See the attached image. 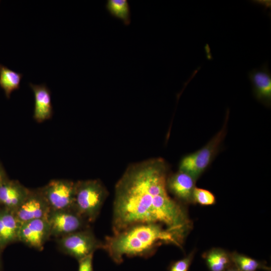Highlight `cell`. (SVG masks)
<instances>
[{
	"label": "cell",
	"instance_id": "6da1fadb",
	"mask_svg": "<svg viewBox=\"0 0 271 271\" xmlns=\"http://www.w3.org/2000/svg\"><path fill=\"white\" fill-rule=\"evenodd\" d=\"M168 163L154 158L128 165L116 182L113 233L138 223H157L182 235L187 219L180 204L169 194Z\"/></svg>",
	"mask_w": 271,
	"mask_h": 271
},
{
	"label": "cell",
	"instance_id": "7a4b0ae2",
	"mask_svg": "<svg viewBox=\"0 0 271 271\" xmlns=\"http://www.w3.org/2000/svg\"><path fill=\"white\" fill-rule=\"evenodd\" d=\"M182 235L157 223H138L106 236L102 248L116 263L124 257L148 258L163 243L180 245Z\"/></svg>",
	"mask_w": 271,
	"mask_h": 271
},
{
	"label": "cell",
	"instance_id": "3957f363",
	"mask_svg": "<svg viewBox=\"0 0 271 271\" xmlns=\"http://www.w3.org/2000/svg\"><path fill=\"white\" fill-rule=\"evenodd\" d=\"M108 196V191L99 179L75 182L72 209L88 223L95 221Z\"/></svg>",
	"mask_w": 271,
	"mask_h": 271
},
{
	"label": "cell",
	"instance_id": "277c9868",
	"mask_svg": "<svg viewBox=\"0 0 271 271\" xmlns=\"http://www.w3.org/2000/svg\"><path fill=\"white\" fill-rule=\"evenodd\" d=\"M229 110L226 111L221 129L202 148L184 156L179 165V170L184 172L196 180L210 166L221 150L227 133Z\"/></svg>",
	"mask_w": 271,
	"mask_h": 271
},
{
	"label": "cell",
	"instance_id": "5b68a950",
	"mask_svg": "<svg viewBox=\"0 0 271 271\" xmlns=\"http://www.w3.org/2000/svg\"><path fill=\"white\" fill-rule=\"evenodd\" d=\"M57 243L63 253L77 260L103 246V242L97 238L90 227L57 238Z\"/></svg>",
	"mask_w": 271,
	"mask_h": 271
},
{
	"label": "cell",
	"instance_id": "8992f818",
	"mask_svg": "<svg viewBox=\"0 0 271 271\" xmlns=\"http://www.w3.org/2000/svg\"><path fill=\"white\" fill-rule=\"evenodd\" d=\"M75 182L64 179L51 180L39 188L51 210L71 209L73 206Z\"/></svg>",
	"mask_w": 271,
	"mask_h": 271
},
{
	"label": "cell",
	"instance_id": "52a82bcc",
	"mask_svg": "<svg viewBox=\"0 0 271 271\" xmlns=\"http://www.w3.org/2000/svg\"><path fill=\"white\" fill-rule=\"evenodd\" d=\"M47 219L50 235L56 238L90 227V223L72 208L51 210Z\"/></svg>",
	"mask_w": 271,
	"mask_h": 271
},
{
	"label": "cell",
	"instance_id": "ba28073f",
	"mask_svg": "<svg viewBox=\"0 0 271 271\" xmlns=\"http://www.w3.org/2000/svg\"><path fill=\"white\" fill-rule=\"evenodd\" d=\"M51 237L47 218L35 219L21 224L18 241L38 250H42Z\"/></svg>",
	"mask_w": 271,
	"mask_h": 271
},
{
	"label": "cell",
	"instance_id": "9c48e42d",
	"mask_svg": "<svg viewBox=\"0 0 271 271\" xmlns=\"http://www.w3.org/2000/svg\"><path fill=\"white\" fill-rule=\"evenodd\" d=\"M51 209L39 189L31 190L22 203L14 212L21 224L47 218Z\"/></svg>",
	"mask_w": 271,
	"mask_h": 271
},
{
	"label": "cell",
	"instance_id": "30bf717a",
	"mask_svg": "<svg viewBox=\"0 0 271 271\" xmlns=\"http://www.w3.org/2000/svg\"><path fill=\"white\" fill-rule=\"evenodd\" d=\"M254 97L264 106H271V72L268 62L263 63L248 73Z\"/></svg>",
	"mask_w": 271,
	"mask_h": 271
},
{
	"label": "cell",
	"instance_id": "8fae6325",
	"mask_svg": "<svg viewBox=\"0 0 271 271\" xmlns=\"http://www.w3.org/2000/svg\"><path fill=\"white\" fill-rule=\"evenodd\" d=\"M195 181L190 175L179 170L168 176L167 180V190L178 200L189 202L193 200Z\"/></svg>",
	"mask_w": 271,
	"mask_h": 271
},
{
	"label": "cell",
	"instance_id": "7c38bea8",
	"mask_svg": "<svg viewBox=\"0 0 271 271\" xmlns=\"http://www.w3.org/2000/svg\"><path fill=\"white\" fill-rule=\"evenodd\" d=\"M35 98L33 118L39 123L51 118L53 114L51 92L45 83L29 84Z\"/></svg>",
	"mask_w": 271,
	"mask_h": 271
},
{
	"label": "cell",
	"instance_id": "4fadbf2b",
	"mask_svg": "<svg viewBox=\"0 0 271 271\" xmlns=\"http://www.w3.org/2000/svg\"><path fill=\"white\" fill-rule=\"evenodd\" d=\"M30 190L17 181H3L0 185V203L14 212L29 195Z\"/></svg>",
	"mask_w": 271,
	"mask_h": 271
},
{
	"label": "cell",
	"instance_id": "5bb4252c",
	"mask_svg": "<svg viewBox=\"0 0 271 271\" xmlns=\"http://www.w3.org/2000/svg\"><path fill=\"white\" fill-rule=\"evenodd\" d=\"M21 224L13 211L6 208L0 211V247L18 241Z\"/></svg>",
	"mask_w": 271,
	"mask_h": 271
},
{
	"label": "cell",
	"instance_id": "9a60e30c",
	"mask_svg": "<svg viewBox=\"0 0 271 271\" xmlns=\"http://www.w3.org/2000/svg\"><path fill=\"white\" fill-rule=\"evenodd\" d=\"M105 8L112 18L120 20L125 26H128L131 21L129 3L127 0H107Z\"/></svg>",
	"mask_w": 271,
	"mask_h": 271
},
{
	"label": "cell",
	"instance_id": "2e32d148",
	"mask_svg": "<svg viewBox=\"0 0 271 271\" xmlns=\"http://www.w3.org/2000/svg\"><path fill=\"white\" fill-rule=\"evenodd\" d=\"M23 76V74L0 64V87L4 91L7 98H9L14 91L20 88Z\"/></svg>",
	"mask_w": 271,
	"mask_h": 271
},
{
	"label": "cell",
	"instance_id": "e0dca14e",
	"mask_svg": "<svg viewBox=\"0 0 271 271\" xmlns=\"http://www.w3.org/2000/svg\"><path fill=\"white\" fill-rule=\"evenodd\" d=\"M205 259L211 271H224L229 267L232 261L226 252L219 249L209 251Z\"/></svg>",
	"mask_w": 271,
	"mask_h": 271
},
{
	"label": "cell",
	"instance_id": "ac0fdd59",
	"mask_svg": "<svg viewBox=\"0 0 271 271\" xmlns=\"http://www.w3.org/2000/svg\"><path fill=\"white\" fill-rule=\"evenodd\" d=\"M231 258L240 271H255L262 267L261 264L256 260L242 254L235 253Z\"/></svg>",
	"mask_w": 271,
	"mask_h": 271
},
{
	"label": "cell",
	"instance_id": "d6986e66",
	"mask_svg": "<svg viewBox=\"0 0 271 271\" xmlns=\"http://www.w3.org/2000/svg\"><path fill=\"white\" fill-rule=\"evenodd\" d=\"M193 200L202 205H211L215 203L214 195L210 191L195 187L192 195Z\"/></svg>",
	"mask_w": 271,
	"mask_h": 271
},
{
	"label": "cell",
	"instance_id": "ffe728a7",
	"mask_svg": "<svg viewBox=\"0 0 271 271\" xmlns=\"http://www.w3.org/2000/svg\"><path fill=\"white\" fill-rule=\"evenodd\" d=\"M192 259V256L190 255L173 262L169 267V271H188Z\"/></svg>",
	"mask_w": 271,
	"mask_h": 271
},
{
	"label": "cell",
	"instance_id": "44dd1931",
	"mask_svg": "<svg viewBox=\"0 0 271 271\" xmlns=\"http://www.w3.org/2000/svg\"><path fill=\"white\" fill-rule=\"evenodd\" d=\"M93 253H91L78 260V271H93Z\"/></svg>",
	"mask_w": 271,
	"mask_h": 271
},
{
	"label": "cell",
	"instance_id": "7402d4cb",
	"mask_svg": "<svg viewBox=\"0 0 271 271\" xmlns=\"http://www.w3.org/2000/svg\"><path fill=\"white\" fill-rule=\"evenodd\" d=\"M4 181L2 170L0 168V185Z\"/></svg>",
	"mask_w": 271,
	"mask_h": 271
},
{
	"label": "cell",
	"instance_id": "603a6c76",
	"mask_svg": "<svg viewBox=\"0 0 271 271\" xmlns=\"http://www.w3.org/2000/svg\"><path fill=\"white\" fill-rule=\"evenodd\" d=\"M224 271H240L237 268H227Z\"/></svg>",
	"mask_w": 271,
	"mask_h": 271
},
{
	"label": "cell",
	"instance_id": "cb8c5ba5",
	"mask_svg": "<svg viewBox=\"0 0 271 271\" xmlns=\"http://www.w3.org/2000/svg\"><path fill=\"white\" fill-rule=\"evenodd\" d=\"M0 266H1V259H0Z\"/></svg>",
	"mask_w": 271,
	"mask_h": 271
}]
</instances>
